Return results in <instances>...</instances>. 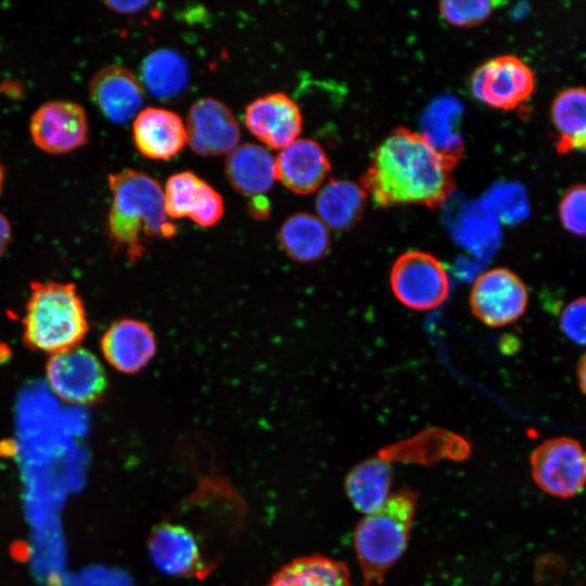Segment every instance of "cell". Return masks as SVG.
<instances>
[{
    "label": "cell",
    "instance_id": "6da1fadb",
    "mask_svg": "<svg viewBox=\"0 0 586 586\" xmlns=\"http://www.w3.org/2000/svg\"><path fill=\"white\" fill-rule=\"evenodd\" d=\"M457 162L423 133L399 127L377 146L359 184L381 207L418 204L436 208L454 191Z\"/></svg>",
    "mask_w": 586,
    "mask_h": 586
},
{
    "label": "cell",
    "instance_id": "7a4b0ae2",
    "mask_svg": "<svg viewBox=\"0 0 586 586\" xmlns=\"http://www.w3.org/2000/svg\"><path fill=\"white\" fill-rule=\"evenodd\" d=\"M107 182L112 193L107 234L115 251L136 260L146 251L149 239L175 234L165 211L164 191L156 180L141 171L124 169L111 174Z\"/></svg>",
    "mask_w": 586,
    "mask_h": 586
},
{
    "label": "cell",
    "instance_id": "3957f363",
    "mask_svg": "<svg viewBox=\"0 0 586 586\" xmlns=\"http://www.w3.org/2000/svg\"><path fill=\"white\" fill-rule=\"evenodd\" d=\"M89 330L84 303L73 283L34 282L23 318V341L51 355L74 348Z\"/></svg>",
    "mask_w": 586,
    "mask_h": 586
},
{
    "label": "cell",
    "instance_id": "277c9868",
    "mask_svg": "<svg viewBox=\"0 0 586 586\" xmlns=\"http://www.w3.org/2000/svg\"><path fill=\"white\" fill-rule=\"evenodd\" d=\"M417 508V495L398 489L377 511L365 517L354 533V548L364 586H377L404 555Z\"/></svg>",
    "mask_w": 586,
    "mask_h": 586
},
{
    "label": "cell",
    "instance_id": "5b68a950",
    "mask_svg": "<svg viewBox=\"0 0 586 586\" xmlns=\"http://www.w3.org/2000/svg\"><path fill=\"white\" fill-rule=\"evenodd\" d=\"M390 281L396 298L416 310L438 307L449 293V280L443 264L425 252L402 254L392 267Z\"/></svg>",
    "mask_w": 586,
    "mask_h": 586
},
{
    "label": "cell",
    "instance_id": "8992f818",
    "mask_svg": "<svg viewBox=\"0 0 586 586\" xmlns=\"http://www.w3.org/2000/svg\"><path fill=\"white\" fill-rule=\"evenodd\" d=\"M536 485L546 494L569 498L586 485V460L579 443L570 437H553L538 445L530 457Z\"/></svg>",
    "mask_w": 586,
    "mask_h": 586
},
{
    "label": "cell",
    "instance_id": "52a82bcc",
    "mask_svg": "<svg viewBox=\"0 0 586 586\" xmlns=\"http://www.w3.org/2000/svg\"><path fill=\"white\" fill-rule=\"evenodd\" d=\"M46 374L55 395L71 404H95L107 392V379L100 360L79 346L51 355Z\"/></svg>",
    "mask_w": 586,
    "mask_h": 586
},
{
    "label": "cell",
    "instance_id": "ba28073f",
    "mask_svg": "<svg viewBox=\"0 0 586 586\" xmlns=\"http://www.w3.org/2000/svg\"><path fill=\"white\" fill-rule=\"evenodd\" d=\"M470 88L473 95L484 104L512 110L531 97L535 77L523 60L505 54L480 65L471 77Z\"/></svg>",
    "mask_w": 586,
    "mask_h": 586
},
{
    "label": "cell",
    "instance_id": "9c48e42d",
    "mask_svg": "<svg viewBox=\"0 0 586 586\" xmlns=\"http://www.w3.org/2000/svg\"><path fill=\"white\" fill-rule=\"evenodd\" d=\"M527 302L525 284L506 268L483 272L470 293L472 313L489 327H502L518 320L524 314Z\"/></svg>",
    "mask_w": 586,
    "mask_h": 586
},
{
    "label": "cell",
    "instance_id": "30bf717a",
    "mask_svg": "<svg viewBox=\"0 0 586 586\" xmlns=\"http://www.w3.org/2000/svg\"><path fill=\"white\" fill-rule=\"evenodd\" d=\"M29 132L34 143L50 154L72 152L84 145L89 127L84 107L72 101L44 103L33 114Z\"/></svg>",
    "mask_w": 586,
    "mask_h": 586
},
{
    "label": "cell",
    "instance_id": "8fae6325",
    "mask_svg": "<svg viewBox=\"0 0 586 586\" xmlns=\"http://www.w3.org/2000/svg\"><path fill=\"white\" fill-rule=\"evenodd\" d=\"M148 548L154 564L166 574L202 578L214 568L178 522L160 523L149 536Z\"/></svg>",
    "mask_w": 586,
    "mask_h": 586
},
{
    "label": "cell",
    "instance_id": "7c38bea8",
    "mask_svg": "<svg viewBox=\"0 0 586 586\" xmlns=\"http://www.w3.org/2000/svg\"><path fill=\"white\" fill-rule=\"evenodd\" d=\"M186 131L191 149L204 156L229 154L240 140V126L232 112L214 98L193 103L187 116Z\"/></svg>",
    "mask_w": 586,
    "mask_h": 586
},
{
    "label": "cell",
    "instance_id": "4fadbf2b",
    "mask_svg": "<svg viewBox=\"0 0 586 586\" xmlns=\"http://www.w3.org/2000/svg\"><path fill=\"white\" fill-rule=\"evenodd\" d=\"M244 122L252 135L272 149L286 148L302 129L300 107L282 92L266 94L250 103Z\"/></svg>",
    "mask_w": 586,
    "mask_h": 586
},
{
    "label": "cell",
    "instance_id": "5bb4252c",
    "mask_svg": "<svg viewBox=\"0 0 586 586\" xmlns=\"http://www.w3.org/2000/svg\"><path fill=\"white\" fill-rule=\"evenodd\" d=\"M165 211L168 217H188L202 227L215 225L224 213L220 194L191 171H182L167 179Z\"/></svg>",
    "mask_w": 586,
    "mask_h": 586
},
{
    "label": "cell",
    "instance_id": "9a60e30c",
    "mask_svg": "<svg viewBox=\"0 0 586 586\" xmlns=\"http://www.w3.org/2000/svg\"><path fill=\"white\" fill-rule=\"evenodd\" d=\"M89 95L106 118L123 124L139 114L143 103V86L129 69L111 65L92 77Z\"/></svg>",
    "mask_w": 586,
    "mask_h": 586
},
{
    "label": "cell",
    "instance_id": "2e32d148",
    "mask_svg": "<svg viewBox=\"0 0 586 586\" xmlns=\"http://www.w3.org/2000/svg\"><path fill=\"white\" fill-rule=\"evenodd\" d=\"M106 361L123 373H136L144 368L156 352L151 328L137 319L123 318L113 322L101 339Z\"/></svg>",
    "mask_w": 586,
    "mask_h": 586
},
{
    "label": "cell",
    "instance_id": "e0dca14e",
    "mask_svg": "<svg viewBox=\"0 0 586 586\" xmlns=\"http://www.w3.org/2000/svg\"><path fill=\"white\" fill-rule=\"evenodd\" d=\"M277 179L290 191L309 194L319 189L331 170L324 150L311 139H296L276 158Z\"/></svg>",
    "mask_w": 586,
    "mask_h": 586
},
{
    "label": "cell",
    "instance_id": "ac0fdd59",
    "mask_svg": "<svg viewBox=\"0 0 586 586\" xmlns=\"http://www.w3.org/2000/svg\"><path fill=\"white\" fill-rule=\"evenodd\" d=\"M133 140L137 149L146 157L168 160L187 142L186 125L174 112L148 107L135 117Z\"/></svg>",
    "mask_w": 586,
    "mask_h": 586
},
{
    "label": "cell",
    "instance_id": "d6986e66",
    "mask_svg": "<svg viewBox=\"0 0 586 586\" xmlns=\"http://www.w3.org/2000/svg\"><path fill=\"white\" fill-rule=\"evenodd\" d=\"M226 175L238 192L260 195L269 191L277 179L276 160L259 145H238L228 154Z\"/></svg>",
    "mask_w": 586,
    "mask_h": 586
},
{
    "label": "cell",
    "instance_id": "ffe728a7",
    "mask_svg": "<svg viewBox=\"0 0 586 586\" xmlns=\"http://www.w3.org/2000/svg\"><path fill=\"white\" fill-rule=\"evenodd\" d=\"M391 460L370 458L356 464L345 479L346 495L354 508L369 514L380 509L392 495Z\"/></svg>",
    "mask_w": 586,
    "mask_h": 586
},
{
    "label": "cell",
    "instance_id": "44dd1931",
    "mask_svg": "<svg viewBox=\"0 0 586 586\" xmlns=\"http://www.w3.org/2000/svg\"><path fill=\"white\" fill-rule=\"evenodd\" d=\"M265 586H352V579L344 562L309 555L283 564Z\"/></svg>",
    "mask_w": 586,
    "mask_h": 586
},
{
    "label": "cell",
    "instance_id": "7402d4cb",
    "mask_svg": "<svg viewBox=\"0 0 586 586\" xmlns=\"http://www.w3.org/2000/svg\"><path fill=\"white\" fill-rule=\"evenodd\" d=\"M280 246L298 263L321 259L329 251L331 238L328 227L314 215L297 213L288 217L278 233Z\"/></svg>",
    "mask_w": 586,
    "mask_h": 586
},
{
    "label": "cell",
    "instance_id": "603a6c76",
    "mask_svg": "<svg viewBox=\"0 0 586 586\" xmlns=\"http://www.w3.org/2000/svg\"><path fill=\"white\" fill-rule=\"evenodd\" d=\"M367 194L360 184L349 180L330 179L317 194L319 219L334 230H346L361 217Z\"/></svg>",
    "mask_w": 586,
    "mask_h": 586
},
{
    "label": "cell",
    "instance_id": "cb8c5ba5",
    "mask_svg": "<svg viewBox=\"0 0 586 586\" xmlns=\"http://www.w3.org/2000/svg\"><path fill=\"white\" fill-rule=\"evenodd\" d=\"M551 120L559 153L586 151V88L571 87L559 92L551 104Z\"/></svg>",
    "mask_w": 586,
    "mask_h": 586
},
{
    "label": "cell",
    "instance_id": "d4e9b609",
    "mask_svg": "<svg viewBox=\"0 0 586 586\" xmlns=\"http://www.w3.org/2000/svg\"><path fill=\"white\" fill-rule=\"evenodd\" d=\"M142 86L155 98L173 99L186 89L189 67L186 59L177 51L162 49L150 53L142 62Z\"/></svg>",
    "mask_w": 586,
    "mask_h": 586
},
{
    "label": "cell",
    "instance_id": "484cf974",
    "mask_svg": "<svg viewBox=\"0 0 586 586\" xmlns=\"http://www.w3.org/2000/svg\"><path fill=\"white\" fill-rule=\"evenodd\" d=\"M496 3L484 0L443 1L440 3L442 17L458 27H471L483 23L494 11Z\"/></svg>",
    "mask_w": 586,
    "mask_h": 586
},
{
    "label": "cell",
    "instance_id": "4316f807",
    "mask_svg": "<svg viewBox=\"0 0 586 586\" xmlns=\"http://www.w3.org/2000/svg\"><path fill=\"white\" fill-rule=\"evenodd\" d=\"M559 218L570 233L586 237V183L574 184L563 193Z\"/></svg>",
    "mask_w": 586,
    "mask_h": 586
},
{
    "label": "cell",
    "instance_id": "83f0119b",
    "mask_svg": "<svg viewBox=\"0 0 586 586\" xmlns=\"http://www.w3.org/2000/svg\"><path fill=\"white\" fill-rule=\"evenodd\" d=\"M560 328L571 341L586 346V297L569 303L560 315Z\"/></svg>",
    "mask_w": 586,
    "mask_h": 586
},
{
    "label": "cell",
    "instance_id": "f1b7e54d",
    "mask_svg": "<svg viewBox=\"0 0 586 586\" xmlns=\"http://www.w3.org/2000/svg\"><path fill=\"white\" fill-rule=\"evenodd\" d=\"M104 4L115 12L131 14L141 11L149 1H106Z\"/></svg>",
    "mask_w": 586,
    "mask_h": 586
},
{
    "label": "cell",
    "instance_id": "f546056e",
    "mask_svg": "<svg viewBox=\"0 0 586 586\" xmlns=\"http://www.w3.org/2000/svg\"><path fill=\"white\" fill-rule=\"evenodd\" d=\"M11 239V226L8 218L0 213V256L5 251Z\"/></svg>",
    "mask_w": 586,
    "mask_h": 586
},
{
    "label": "cell",
    "instance_id": "4dcf8cb0",
    "mask_svg": "<svg viewBox=\"0 0 586 586\" xmlns=\"http://www.w3.org/2000/svg\"><path fill=\"white\" fill-rule=\"evenodd\" d=\"M10 552L13 558H15L18 561H26L29 556V548L27 547V544L24 542H15L11 548Z\"/></svg>",
    "mask_w": 586,
    "mask_h": 586
},
{
    "label": "cell",
    "instance_id": "1f68e13d",
    "mask_svg": "<svg viewBox=\"0 0 586 586\" xmlns=\"http://www.w3.org/2000/svg\"><path fill=\"white\" fill-rule=\"evenodd\" d=\"M17 453L16 443L11 440H4L0 442V457L10 458Z\"/></svg>",
    "mask_w": 586,
    "mask_h": 586
},
{
    "label": "cell",
    "instance_id": "d6a6232c",
    "mask_svg": "<svg viewBox=\"0 0 586 586\" xmlns=\"http://www.w3.org/2000/svg\"><path fill=\"white\" fill-rule=\"evenodd\" d=\"M578 384L584 394H586V353L581 359L577 370Z\"/></svg>",
    "mask_w": 586,
    "mask_h": 586
},
{
    "label": "cell",
    "instance_id": "836d02e7",
    "mask_svg": "<svg viewBox=\"0 0 586 586\" xmlns=\"http://www.w3.org/2000/svg\"><path fill=\"white\" fill-rule=\"evenodd\" d=\"M49 586H62V578L56 573H51L48 577Z\"/></svg>",
    "mask_w": 586,
    "mask_h": 586
},
{
    "label": "cell",
    "instance_id": "e575fe53",
    "mask_svg": "<svg viewBox=\"0 0 586 586\" xmlns=\"http://www.w3.org/2000/svg\"><path fill=\"white\" fill-rule=\"evenodd\" d=\"M3 178H4V173H3V168L0 164V192H1V189H2V184H3Z\"/></svg>",
    "mask_w": 586,
    "mask_h": 586
},
{
    "label": "cell",
    "instance_id": "d590c367",
    "mask_svg": "<svg viewBox=\"0 0 586 586\" xmlns=\"http://www.w3.org/2000/svg\"><path fill=\"white\" fill-rule=\"evenodd\" d=\"M3 349H7V348H5V347H1V348H0V356H7V355H8V354H3V353H2Z\"/></svg>",
    "mask_w": 586,
    "mask_h": 586
},
{
    "label": "cell",
    "instance_id": "8d00e7d4",
    "mask_svg": "<svg viewBox=\"0 0 586 586\" xmlns=\"http://www.w3.org/2000/svg\"><path fill=\"white\" fill-rule=\"evenodd\" d=\"M585 460H586V454H585Z\"/></svg>",
    "mask_w": 586,
    "mask_h": 586
}]
</instances>
